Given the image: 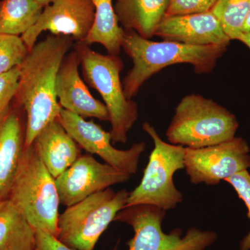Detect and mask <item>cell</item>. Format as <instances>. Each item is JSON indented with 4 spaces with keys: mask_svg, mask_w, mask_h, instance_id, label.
I'll return each mask as SVG.
<instances>
[{
    "mask_svg": "<svg viewBox=\"0 0 250 250\" xmlns=\"http://www.w3.org/2000/svg\"><path fill=\"white\" fill-rule=\"evenodd\" d=\"M72 43L70 36L52 34L36 42L19 65L14 102L27 116L25 147L31 146L39 133L59 118L62 107L56 93L57 75Z\"/></svg>",
    "mask_w": 250,
    "mask_h": 250,
    "instance_id": "cell-1",
    "label": "cell"
},
{
    "mask_svg": "<svg viewBox=\"0 0 250 250\" xmlns=\"http://www.w3.org/2000/svg\"><path fill=\"white\" fill-rule=\"evenodd\" d=\"M122 48L132 60L133 66L123 81L125 96L132 100L149 79L170 65L190 64L195 73H210L228 47L159 42L143 38L136 31L124 30Z\"/></svg>",
    "mask_w": 250,
    "mask_h": 250,
    "instance_id": "cell-2",
    "label": "cell"
},
{
    "mask_svg": "<svg viewBox=\"0 0 250 250\" xmlns=\"http://www.w3.org/2000/svg\"><path fill=\"white\" fill-rule=\"evenodd\" d=\"M238 126L236 116L226 108L192 93L176 106L166 136L171 144L197 149L233 139Z\"/></svg>",
    "mask_w": 250,
    "mask_h": 250,
    "instance_id": "cell-3",
    "label": "cell"
},
{
    "mask_svg": "<svg viewBox=\"0 0 250 250\" xmlns=\"http://www.w3.org/2000/svg\"><path fill=\"white\" fill-rule=\"evenodd\" d=\"M34 229L59 233L60 205L55 179L34 144L25 147L9 198Z\"/></svg>",
    "mask_w": 250,
    "mask_h": 250,
    "instance_id": "cell-4",
    "label": "cell"
},
{
    "mask_svg": "<svg viewBox=\"0 0 250 250\" xmlns=\"http://www.w3.org/2000/svg\"><path fill=\"white\" fill-rule=\"evenodd\" d=\"M74 47L80 55L85 81L98 90L107 108L112 143H126L128 134L139 118V108L137 104L125 96L121 80L123 60L119 56L95 52L83 42H77Z\"/></svg>",
    "mask_w": 250,
    "mask_h": 250,
    "instance_id": "cell-5",
    "label": "cell"
},
{
    "mask_svg": "<svg viewBox=\"0 0 250 250\" xmlns=\"http://www.w3.org/2000/svg\"><path fill=\"white\" fill-rule=\"evenodd\" d=\"M143 129L152 139L154 149L141 183L129 192L125 207L146 205L166 211L173 209L184 200L183 194L174 185V175L184 169L185 147L166 143L149 123H143Z\"/></svg>",
    "mask_w": 250,
    "mask_h": 250,
    "instance_id": "cell-6",
    "label": "cell"
},
{
    "mask_svg": "<svg viewBox=\"0 0 250 250\" xmlns=\"http://www.w3.org/2000/svg\"><path fill=\"white\" fill-rule=\"evenodd\" d=\"M129 192L111 188L94 193L59 215L57 238L77 250H93L99 238L125 208Z\"/></svg>",
    "mask_w": 250,
    "mask_h": 250,
    "instance_id": "cell-7",
    "label": "cell"
},
{
    "mask_svg": "<svg viewBox=\"0 0 250 250\" xmlns=\"http://www.w3.org/2000/svg\"><path fill=\"white\" fill-rule=\"evenodd\" d=\"M166 210L155 206L140 205L125 207L114 221L126 223L132 228L134 236L127 242L128 250H205L217 239V233L190 228L182 236L176 229L164 232L162 223Z\"/></svg>",
    "mask_w": 250,
    "mask_h": 250,
    "instance_id": "cell-8",
    "label": "cell"
},
{
    "mask_svg": "<svg viewBox=\"0 0 250 250\" xmlns=\"http://www.w3.org/2000/svg\"><path fill=\"white\" fill-rule=\"evenodd\" d=\"M250 152L248 143L241 137L208 147H185L184 169L194 185H217L250 168Z\"/></svg>",
    "mask_w": 250,
    "mask_h": 250,
    "instance_id": "cell-9",
    "label": "cell"
},
{
    "mask_svg": "<svg viewBox=\"0 0 250 250\" xmlns=\"http://www.w3.org/2000/svg\"><path fill=\"white\" fill-rule=\"evenodd\" d=\"M58 118L65 131L87 152L97 154L118 170L131 175L136 173L140 158L146 151V143H135L129 149L121 150L113 147L110 132L93 122L62 108Z\"/></svg>",
    "mask_w": 250,
    "mask_h": 250,
    "instance_id": "cell-10",
    "label": "cell"
},
{
    "mask_svg": "<svg viewBox=\"0 0 250 250\" xmlns=\"http://www.w3.org/2000/svg\"><path fill=\"white\" fill-rule=\"evenodd\" d=\"M131 177L124 171L85 154L55 179V182L60 204L69 207L112 186L125 183Z\"/></svg>",
    "mask_w": 250,
    "mask_h": 250,
    "instance_id": "cell-11",
    "label": "cell"
},
{
    "mask_svg": "<svg viewBox=\"0 0 250 250\" xmlns=\"http://www.w3.org/2000/svg\"><path fill=\"white\" fill-rule=\"evenodd\" d=\"M93 0H54L44 7L36 24L21 38L30 50L43 31L84 42L95 21Z\"/></svg>",
    "mask_w": 250,
    "mask_h": 250,
    "instance_id": "cell-12",
    "label": "cell"
},
{
    "mask_svg": "<svg viewBox=\"0 0 250 250\" xmlns=\"http://www.w3.org/2000/svg\"><path fill=\"white\" fill-rule=\"evenodd\" d=\"M154 36L163 41L195 46L228 47L231 41L210 11L164 17L156 28Z\"/></svg>",
    "mask_w": 250,
    "mask_h": 250,
    "instance_id": "cell-13",
    "label": "cell"
},
{
    "mask_svg": "<svg viewBox=\"0 0 250 250\" xmlns=\"http://www.w3.org/2000/svg\"><path fill=\"white\" fill-rule=\"evenodd\" d=\"M80 65V55L75 49L62 60L56 83L59 104L64 109L83 118H95L109 121L106 105L94 98L81 78Z\"/></svg>",
    "mask_w": 250,
    "mask_h": 250,
    "instance_id": "cell-14",
    "label": "cell"
},
{
    "mask_svg": "<svg viewBox=\"0 0 250 250\" xmlns=\"http://www.w3.org/2000/svg\"><path fill=\"white\" fill-rule=\"evenodd\" d=\"M21 109L13 101L0 116V200L9 198L25 149L26 123H23Z\"/></svg>",
    "mask_w": 250,
    "mask_h": 250,
    "instance_id": "cell-15",
    "label": "cell"
},
{
    "mask_svg": "<svg viewBox=\"0 0 250 250\" xmlns=\"http://www.w3.org/2000/svg\"><path fill=\"white\" fill-rule=\"evenodd\" d=\"M33 144L54 179L63 173L81 156L80 146L65 131L59 118L47 125Z\"/></svg>",
    "mask_w": 250,
    "mask_h": 250,
    "instance_id": "cell-16",
    "label": "cell"
},
{
    "mask_svg": "<svg viewBox=\"0 0 250 250\" xmlns=\"http://www.w3.org/2000/svg\"><path fill=\"white\" fill-rule=\"evenodd\" d=\"M170 0H115L118 22L125 31H134L146 39H152L165 17Z\"/></svg>",
    "mask_w": 250,
    "mask_h": 250,
    "instance_id": "cell-17",
    "label": "cell"
},
{
    "mask_svg": "<svg viewBox=\"0 0 250 250\" xmlns=\"http://www.w3.org/2000/svg\"><path fill=\"white\" fill-rule=\"evenodd\" d=\"M36 231L9 199L0 200V250H34Z\"/></svg>",
    "mask_w": 250,
    "mask_h": 250,
    "instance_id": "cell-18",
    "label": "cell"
},
{
    "mask_svg": "<svg viewBox=\"0 0 250 250\" xmlns=\"http://www.w3.org/2000/svg\"><path fill=\"white\" fill-rule=\"evenodd\" d=\"M95 21L88 37V45L100 44L111 55L118 56L122 48L124 29L119 25L113 0H93Z\"/></svg>",
    "mask_w": 250,
    "mask_h": 250,
    "instance_id": "cell-19",
    "label": "cell"
},
{
    "mask_svg": "<svg viewBox=\"0 0 250 250\" xmlns=\"http://www.w3.org/2000/svg\"><path fill=\"white\" fill-rule=\"evenodd\" d=\"M43 9L34 0H1L0 34L22 36L36 24Z\"/></svg>",
    "mask_w": 250,
    "mask_h": 250,
    "instance_id": "cell-20",
    "label": "cell"
},
{
    "mask_svg": "<svg viewBox=\"0 0 250 250\" xmlns=\"http://www.w3.org/2000/svg\"><path fill=\"white\" fill-rule=\"evenodd\" d=\"M250 11V0H217L210 11L231 40H236Z\"/></svg>",
    "mask_w": 250,
    "mask_h": 250,
    "instance_id": "cell-21",
    "label": "cell"
},
{
    "mask_svg": "<svg viewBox=\"0 0 250 250\" xmlns=\"http://www.w3.org/2000/svg\"><path fill=\"white\" fill-rule=\"evenodd\" d=\"M29 52L21 36L0 34V75L21 65Z\"/></svg>",
    "mask_w": 250,
    "mask_h": 250,
    "instance_id": "cell-22",
    "label": "cell"
},
{
    "mask_svg": "<svg viewBox=\"0 0 250 250\" xmlns=\"http://www.w3.org/2000/svg\"><path fill=\"white\" fill-rule=\"evenodd\" d=\"M225 182L233 188L238 196L244 202L248 208V217L250 220V174L248 170L234 174ZM240 250H250V231L240 243Z\"/></svg>",
    "mask_w": 250,
    "mask_h": 250,
    "instance_id": "cell-23",
    "label": "cell"
},
{
    "mask_svg": "<svg viewBox=\"0 0 250 250\" xmlns=\"http://www.w3.org/2000/svg\"><path fill=\"white\" fill-rule=\"evenodd\" d=\"M19 78V66L0 75V116L4 114L14 101Z\"/></svg>",
    "mask_w": 250,
    "mask_h": 250,
    "instance_id": "cell-24",
    "label": "cell"
},
{
    "mask_svg": "<svg viewBox=\"0 0 250 250\" xmlns=\"http://www.w3.org/2000/svg\"><path fill=\"white\" fill-rule=\"evenodd\" d=\"M217 0H170L165 17L210 11Z\"/></svg>",
    "mask_w": 250,
    "mask_h": 250,
    "instance_id": "cell-25",
    "label": "cell"
},
{
    "mask_svg": "<svg viewBox=\"0 0 250 250\" xmlns=\"http://www.w3.org/2000/svg\"><path fill=\"white\" fill-rule=\"evenodd\" d=\"M34 250H77L59 241L52 233L44 230L36 229Z\"/></svg>",
    "mask_w": 250,
    "mask_h": 250,
    "instance_id": "cell-26",
    "label": "cell"
},
{
    "mask_svg": "<svg viewBox=\"0 0 250 250\" xmlns=\"http://www.w3.org/2000/svg\"><path fill=\"white\" fill-rule=\"evenodd\" d=\"M236 41H240L250 49V32L241 33L237 37Z\"/></svg>",
    "mask_w": 250,
    "mask_h": 250,
    "instance_id": "cell-27",
    "label": "cell"
},
{
    "mask_svg": "<svg viewBox=\"0 0 250 250\" xmlns=\"http://www.w3.org/2000/svg\"><path fill=\"white\" fill-rule=\"evenodd\" d=\"M250 11L248 16H247L244 24H243V28H242L241 33L250 32Z\"/></svg>",
    "mask_w": 250,
    "mask_h": 250,
    "instance_id": "cell-28",
    "label": "cell"
},
{
    "mask_svg": "<svg viewBox=\"0 0 250 250\" xmlns=\"http://www.w3.org/2000/svg\"><path fill=\"white\" fill-rule=\"evenodd\" d=\"M36 3L41 5L42 7H45L47 5L50 4L51 3L53 2L54 0H34Z\"/></svg>",
    "mask_w": 250,
    "mask_h": 250,
    "instance_id": "cell-29",
    "label": "cell"
}]
</instances>
